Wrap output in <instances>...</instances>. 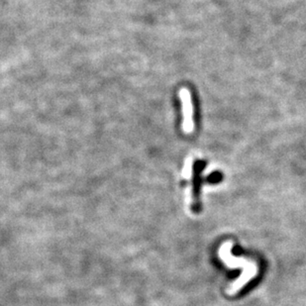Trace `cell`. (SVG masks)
<instances>
[{
	"label": "cell",
	"instance_id": "cell-3",
	"mask_svg": "<svg viewBox=\"0 0 306 306\" xmlns=\"http://www.w3.org/2000/svg\"><path fill=\"white\" fill-rule=\"evenodd\" d=\"M207 180L209 182H218L220 180H222V175L220 173H214L209 176Z\"/></svg>",
	"mask_w": 306,
	"mask_h": 306
},
{
	"label": "cell",
	"instance_id": "cell-2",
	"mask_svg": "<svg viewBox=\"0 0 306 306\" xmlns=\"http://www.w3.org/2000/svg\"><path fill=\"white\" fill-rule=\"evenodd\" d=\"M204 163L201 161L196 162L195 166V178H194V192H193V203H192V209L194 211L199 210V201H198V192H199V185H200V171L204 168Z\"/></svg>",
	"mask_w": 306,
	"mask_h": 306
},
{
	"label": "cell",
	"instance_id": "cell-1",
	"mask_svg": "<svg viewBox=\"0 0 306 306\" xmlns=\"http://www.w3.org/2000/svg\"><path fill=\"white\" fill-rule=\"evenodd\" d=\"M180 97L182 100V108H183V130L186 133H190L194 130V119H193V103L190 93L186 88H182L180 91Z\"/></svg>",
	"mask_w": 306,
	"mask_h": 306
}]
</instances>
